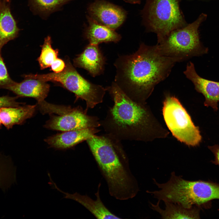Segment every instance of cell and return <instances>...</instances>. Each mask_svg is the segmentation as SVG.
<instances>
[{
    "mask_svg": "<svg viewBox=\"0 0 219 219\" xmlns=\"http://www.w3.org/2000/svg\"><path fill=\"white\" fill-rule=\"evenodd\" d=\"M177 62L163 55L157 45L142 43L134 53L116 59L114 82L129 98L141 104L156 85L168 76Z\"/></svg>",
    "mask_w": 219,
    "mask_h": 219,
    "instance_id": "1",
    "label": "cell"
},
{
    "mask_svg": "<svg viewBox=\"0 0 219 219\" xmlns=\"http://www.w3.org/2000/svg\"><path fill=\"white\" fill-rule=\"evenodd\" d=\"M86 141L106 182L110 195L121 200L134 197L138 191V185L120 141L107 134H94Z\"/></svg>",
    "mask_w": 219,
    "mask_h": 219,
    "instance_id": "2",
    "label": "cell"
},
{
    "mask_svg": "<svg viewBox=\"0 0 219 219\" xmlns=\"http://www.w3.org/2000/svg\"><path fill=\"white\" fill-rule=\"evenodd\" d=\"M114 105L100 121L106 134L121 141L137 139L146 122L147 112L141 104L129 98L113 82L106 88Z\"/></svg>",
    "mask_w": 219,
    "mask_h": 219,
    "instance_id": "3",
    "label": "cell"
},
{
    "mask_svg": "<svg viewBox=\"0 0 219 219\" xmlns=\"http://www.w3.org/2000/svg\"><path fill=\"white\" fill-rule=\"evenodd\" d=\"M154 183L160 189L152 192L154 197L164 202L177 203L189 209L211 200L219 199V185L202 181H191L171 174L167 182Z\"/></svg>",
    "mask_w": 219,
    "mask_h": 219,
    "instance_id": "4",
    "label": "cell"
},
{
    "mask_svg": "<svg viewBox=\"0 0 219 219\" xmlns=\"http://www.w3.org/2000/svg\"><path fill=\"white\" fill-rule=\"evenodd\" d=\"M207 18L202 13L193 23L170 32L157 44L161 53L177 62L207 54L208 48L201 43L198 30Z\"/></svg>",
    "mask_w": 219,
    "mask_h": 219,
    "instance_id": "5",
    "label": "cell"
},
{
    "mask_svg": "<svg viewBox=\"0 0 219 219\" xmlns=\"http://www.w3.org/2000/svg\"><path fill=\"white\" fill-rule=\"evenodd\" d=\"M65 67L61 72L43 74H30L24 75L23 77L59 84L75 94V102L79 99L84 100L87 111L102 103L106 91V88L84 78L77 71L68 57L65 58Z\"/></svg>",
    "mask_w": 219,
    "mask_h": 219,
    "instance_id": "6",
    "label": "cell"
},
{
    "mask_svg": "<svg viewBox=\"0 0 219 219\" xmlns=\"http://www.w3.org/2000/svg\"><path fill=\"white\" fill-rule=\"evenodd\" d=\"M179 0H146L141 11L143 23L148 32L157 34L158 43L173 30L186 25Z\"/></svg>",
    "mask_w": 219,
    "mask_h": 219,
    "instance_id": "7",
    "label": "cell"
},
{
    "mask_svg": "<svg viewBox=\"0 0 219 219\" xmlns=\"http://www.w3.org/2000/svg\"><path fill=\"white\" fill-rule=\"evenodd\" d=\"M163 114L165 122L173 135L188 146H195L201 141L202 137L198 127L175 97L168 96L164 102Z\"/></svg>",
    "mask_w": 219,
    "mask_h": 219,
    "instance_id": "8",
    "label": "cell"
},
{
    "mask_svg": "<svg viewBox=\"0 0 219 219\" xmlns=\"http://www.w3.org/2000/svg\"><path fill=\"white\" fill-rule=\"evenodd\" d=\"M86 109L80 106L72 108L59 115H50V118L44 125L45 128L62 132L101 126L99 118L87 114Z\"/></svg>",
    "mask_w": 219,
    "mask_h": 219,
    "instance_id": "9",
    "label": "cell"
},
{
    "mask_svg": "<svg viewBox=\"0 0 219 219\" xmlns=\"http://www.w3.org/2000/svg\"><path fill=\"white\" fill-rule=\"evenodd\" d=\"M88 11L89 16L96 22L114 30L123 24L127 15L121 7L102 0L90 4Z\"/></svg>",
    "mask_w": 219,
    "mask_h": 219,
    "instance_id": "10",
    "label": "cell"
},
{
    "mask_svg": "<svg viewBox=\"0 0 219 219\" xmlns=\"http://www.w3.org/2000/svg\"><path fill=\"white\" fill-rule=\"evenodd\" d=\"M183 73L193 83L195 89L204 96V105L207 107L210 106L217 111L219 102V82L201 77L196 72L194 64L191 61L187 64Z\"/></svg>",
    "mask_w": 219,
    "mask_h": 219,
    "instance_id": "11",
    "label": "cell"
},
{
    "mask_svg": "<svg viewBox=\"0 0 219 219\" xmlns=\"http://www.w3.org/2000/svg\"><path fill=\"white\" fill-rule=\"evenodd\" d=\"M106 59L98 45L89 43L73 60L75 67L84 69L93 77L103 73Z\"/></svg>",
    "mask_w": 219,
    "mask_h": 219,
    "instance_id": "12",
    "label": "cell"
},
{
    "mask_svg": "<svg viewBox=\"0 0 219 219\" xmlns=\"http://www.w3.org/2000/svg\"><path fill=\"white\" fill-rule=\"evenodd\" d=\"M100 131L97 128H91L64 131L48 137L44 141L51 148L66 150L86 141Z\"/></svg>",
    "mask_w": 219,
    "mask_h": 219,
    "instance_id": "13",
    "label": "cell"
},
{
    "mask_svg": "<svg viewBox=\"0 0 219 219\" xmlns=\"http://www.w3.org/2000/svg\"><path fill=\"white\" fill-rule=\"evenodd\" d=\"M21 82H14L5 89L11 91L19 97L33 98L39 103L44 101L49 93L50 85L47 82L23 77Z\"/></svg>",
    "mask_w": 219,
    "mask_h": 219,
    "instance_id": "14",
    "label": "cell"
},
{
    "mask_svg": "<svg viewBox=\"0 0 219 219\" xmlns=\"http://www.w3.org/2000/svg\"><path fill=\"white\" fill-rule=\"evenodd\" d=\"M50 185L52 187L64 194V198L74 200L83 205L97 219H120V217L112 213L104 204L99 195L100 183L98 190L95 193L96 197V200L91 198L87 195H82L76 192L73 194L62 191L53 181Z\"/></svg>",
    "mask_w": 219,
    "mask_h": 219,
    "instance_id": "15",
    "label": "cell"
},
{
    "mask_svg": "<svg viewBox=\"0 0 219 219\" xmlns=\"http://www.w3.org/2000/svg\"><path fill=\"white\" fill-rule=\"evenodd\" d=\"M88 25L85 29L84 35L89 43L98 45L102 43H117L121 36L115 30L101 24L89 16L87 17Z\"/></svg>",
    "mask_w": 219,
    "mask_h": 219,
    "instance_id": "16",
    "label": "cell"
},
{
    "mask_svg": "<svg viewBox=\"0 0 219 219\" xmlns=\"http://www.w3.org/2000/svg\"><path fill=\"white\" fill-rule=\"evenodd\" d=\"M36 108V104L1 108L0 119L2 123L8 129L14 125L22 124L33 116Z\"/></svg>",
    "mask_w": 219,
    "mask_h": 219,
    "instance_id": "17",
    "label": "cell"
},
{
    "mask_svg": "<svg viewBox=\"0 0 219 219\" xmlns=\"http://www.w3.org/2000/svg\"><path fill=\"white\" fill-rule=\"evenodd\" d=\"M10 0H0V48L17 36L19 29L10 11Z\"/></svg>",
    "mask_w": 219,
    "mask_h": 219,
    "instance_id": "18",
    "label": "cell"
},
{
    "mask_svg": "<svg viewBox=\"0 0 219 219\" xmlns=\"http://www.w3.org/2000/svg\"><path fill=\"white\" fill-rule=\"evenodd\" d=\"M159 201L156 204L150 203L151 208L158 212L164 219H191L199 218L198 212L194 208L188 209L180 205L171 202H164L165 209H162L159 206Z\"/></svg>",
    "mask_w": 219,
    "mask_h": 219,
    "instance_id": "19",
    "label": "cell"
},
{
    "mask_svg": "<svg viewBox=\"0 0 219 219\" xmlns=\"http://www.w3.org/2000/svg\"><path fill=\"white\" fill-rule=\"evenodd\" d=\"M51 45V37L48 36L45 38L43 45L41 46V53L37 60L41 70L50 67L51 64L58 58L59 50L54 49Z\"/></svg>",
    "mask_w": 219,
    "mask_h": 219,
    "instance_id": "20",
    "label": "cell"
},
{
    "mask_svg": "<svg viewBox=\"0 0 219 219\" xmlns=\"http://www.w3.org/2000/svg\"><path fill=\"white\" fill-rule=\"evenodd\" d=\"M15 168L7 158L0 155V188L5 189L16 180Z\"/></svg>",
    "mask_w": 219,
    "mask_h": 219,
    "instance_id": "21",
    "label": "cell"
},
{
    "mask_svg": "<svg viewBox=\"0 0 219 219\" xmlns=\"http://www.w3.org/2000/svg\"><path fill=\"white\" fill-rule=\"evenodd\" d=\"M70 0H29L33 8L37 12L47 14L56 10Z\"/></svg>",
    "mask_w": 219,
    "mask_h": 219,
    "instance_id": "22",
    "label": "cell"
},
{
    "mask_svg": "<svg viewBox=\"0 0 219 219\" xmlns=\"http://www.w3.org/2000/svg\"><path fill=\"white\" fill-rule=\"evenodd\" d=\"M0 48V88L5 89L14 82L10 77L1 54Z\"/></svg>",
    "mask_w": 219,
    "mask_h": 219,
    "instance_id": "23",
    "label": "cell"
},
{
    "mask_svg": "<svg viewBox=\"0 0 219 219\" xmlns=\"http://www.w3.org/2000/svg\"><path fill=\"white\" fill-rule=\"evenodd\" d=\"M18 96L11 97L8 96H0V108L4 107L18 106L25 104L17 102Z\"/></svg>",
    "mask_w": 219,
    "mask_h": 219,
    "instance_id": "24",
    "label": "cell"
},
{
    "mask_svg": "<svg viewBox=\"0 0 219 219\" xmlns=\"http://www.w3.org/2000/svg\"><path fill=\"white\" fill-rule=\"evenodd\" d=\"M66 66L65 61L59 58L51 64V70L55 73H59L64 70Z\"/></svg>",
    "mask_w": 219,
    "mask_h": 219,
    "instance_id": "25",
    "label": "cell"
},
{
    "mask_svg": "<svg viewBox=\"0 0 219 219\" xmlns=\"http://www.w3.org/2000/svg\"><path fill=\"white\" fill-rule=\"evenodd\" d=\"M208 148L214 154L215 161L219 165V145L215 144L213 146H209Z\"/></svg>",
    "mask_w": 219,
    "mask_h": 219,
    "instance_id": "26",
    "label": "cell"
},
{
    "mask_svg": "<svg viewBox=\"0 0 219 219\" xmlns=\"http://www.w3.org/2000/svg\"><path fill=\"white\" fill-rule=\"evenodd\" d=\"M125 2L132 4H140L141 0H123Z\"/></svg>",
    "mask_w": 219,
    "mask_h": 219,
    "instance_id": "27",
    "label": "cell"
},
{
    "mask_svg": "<svg viewBox=\"0 0 219 219\" xmlns=\"http://www.w3.org/2000/svg\"><path fill=\"white\" fill-rule=\"evenodd\" d=\"M1 123H2V122H1V121L0 119V128H1Z\"/></svg>",
    "mask_w": 219,
    "mask_h": 219,
    "instance_id": "28",
    "label": "cell"
}]
</instances>
